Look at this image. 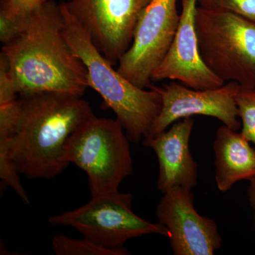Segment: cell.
<instances>
[{
	"label": "cell",
	"instance_id": "1",
	"mask_svg": "<svg viewBox=\"0 0 255 255\" xmlns=\"http://www.w3.org/2000/svg\"><path fill=\"white\" fill-rule=\"evenodd\" d=\"M94 116L81 96L43 92L21 97L14 134L0 137V157H10L28 179H53L69 165V137Z\"/></svg>",
	"mask_w": 255,
	"mask_h": 255
},
{
	"label": "cell",
	"instance_id": "2",
	"mask_svg": "<svg viewBox=\"0 0 255 255\" xmlns=\"http://www.w3.org/2000/svg\"><path fill=\"white\" fill-rule=\"evenodd\" d=\"M63 26L60 4L48 0L27 15L21 34L2 46L1 54L21 97L43 92L85 93L87 68L65 41Z\"/></svg>",
	"mask_w": 255,
	"mask_h": 255
},
{
	"label": "cell",
	"instance_id": "3",
	"mask_svg": "<svg viewBox=\"0 0 255 255\" xmlns=\"http://www.w3.org/2000/svg\"><path fill=\"white\" fill-rule=\"evenodd\" d=\"M63 36L75 55L86 67L88 87L103 99L122 124L128 138L137 143L150 133L162 109L160 94L151 85L148 90L127 80L102 54L90 33L63 3Z\"/></svg>",
	"mask_w": 255,
	"mask_h": 255
},
{
	"label": "cell",
	"instance_id": "4",
	"mask_svg": "<svg viewBox=\"0 0 255 255\" xmlns=\"http://www.w3.org/2000/svg\"><path fill=\"white\" fill-rule=\"evenodd\" d=\"M195 23L201 56L209 70L225 83L255 88V23L198 6Z\"/></svg>",
	"mask_w": 255,
	"mask_h": 255
},
{
	"label": "cell",
	"instance_id": "5",
	"mask_svg": "<svg viewBox=\"0 0 255 255\" xmlns=\"http://www.w3.org/2000/svg\"><path fill=\"white\" fill-rule=\"evenodd\" d=\"M118 119L94 116L69 137L65 159L88 177L92 196L119 191L132 172V159L127 134Z\"/></svg>",
	"mask_w": 255,
	"mask_h": 255
},
{
	"label": "cell",
	"instance_id": "6",
	"mask_svg": "<svg viewBox=\"0 0 255 255\" xmlns=\"http://www.w3.org/2000/svg\"><path fill=\"white\" fill-rule=\"evenodd\" d=\"M132 201V194L119 191L92 196L85 205L51 216L48 223L75 228L84 238L109 249L124 248L129 240L145 235L168 237L163 225L149 222L135 214Z\"/></svg>",
	"mask_w": 255,
	"mask_h": 255
},
{
	"label": "cell",
	"instance_id": "7",
	"mask_svg": "<svg viewBox=\"0 0 255 255\" xmlns=\"http://www.w3.org/2000/svg\"><path fill=\"white\" fill-rule=\"evenodd\" d=\"M180 20L177 0H152L137 20L131 45L117 68L127 80L150 88L151 76L164 59Z\"/></svg>",
	"mask_w": 255,
	"mask_h": 255
},
{
	"label": "cell",
	"instance_id": "8",
	"mask_svg": "<svg viewBox=\"0 0 255 255\" xmlns=\"http://www.w3.org/2000/svg\"><path fill=\"white\" fill-rule=\"evenodd\" d=\"M152 0H70L63 2L112 65L130 48L139 17Z\"/></svg>",
	"mask_w": 255,
	"mask_h": 255
},
{
	"label": "cell",
	"instance_id": "9",
	"mask_svg": "<svg viewBox=\"0 0 255 255\" xmlns=\"http://www.w3.org/2000/svg\"><path fill=\"white\" fill-rule=\"evenodd\" d=\"M154 87L162 97V109L146 137L158 135L174 122L195 115L219 119L236 131L241 127L236 102L241 86L237 82H228L218 88L203 90L189 88L175 81Z\"/></svg>",
	"mask_w": 255,
	"mask_h": 255
},
{
	"label": "cell",
	"instance_id": "10",
	"mask_svg": "<svg viewBox=\"0 0 255 255\" xmlns=\"http://www.w3.org/2000/svg\"><path fill=\"white\" fill-rule=\"evenodd\" d=\"M191 191L174 187L164 191L156 216L168 231L174 255H214L222 243L217 224L196 211Z\"/></svg>",
	"mask_w": 255,
	"mask_h": 255
},
{
	"label": "cell",
	"instance_id": "11",
	"mask_svg": "<svg viewBox=\"0 0 255 255\" xmlns=\"http://www.w3.org/2000/svg\"><path fill=\"white\" fill-rule=\"evenodd\" d=\"M182 12L179 26L170 48L151 80L180 82L194 90L218 88L225 82L213 73L204 63L199 51L196 30L197 0H181Z\"/></svg>",
	"mask_w": 255,
	"mask_h": 255
},
{
	"label": "cell",
	"instance_id": "12",
	"mask_svg": "<svg viewBox=\"0 0 255 255\" xmlns=\"http://www.w3.org/2000/svg\"><path fill=\"white\" fill-rule=\"evenodd\" d=\"M194 124L191 117L180 119L168 130L144 138V146L152 148L158 159L157 189L163 193L174 187L191 190L197 184L198 164L189 149Z\"/></svg>",
	"mask_w": 255,
	"mask_h": 255
},
{
	"label": "cell",
	"instance_id": "13",
	"mask_svg": "<svg viewBox=\"0 0 255 255\" xmlns=\"http://www.w3.org/2000/svg\"><path fill=\"white\" fill-rule=\"evenodd\" d=\"M241 132L219 128L214 142L216 180L222 192L236 182L255 177V149Z\"/></svg>",
	"mask_w": 255,
	"mask_h": 255
},
{
	"label": "cell",
	"instance_id": "14",
	"mask_svg": "<svg viewBox=\"0 0 255 255\" xmlns=\"http://www.w3.org/2000/svg\"><path fill=\"white\" fill-rule=\"evenodd\" d=\"M52 248L56 255H127L125 248L109 249L99 246L87 238L73 239L63 234L56 235L51 240Z\"/></svg>",
	"mask_w": 255,
	"mask_h": 255
},
{
	"label": "cell",
	"instance_id": "15",
	"mask_svg": "<svg viewBox=\"0 0 255 255\" xmlns=\"http://www.w3.org/2000/svg\"><path fill=\"white\" fill-rule=\"evenodd\" d=\"M236 102L241 119V133L255 145V88L241 87Z\"/></svg>",
	"mask_w": 255,
	"mask_h": 255
},
{
	"label": "cell",
	"instance_id": "16",
	"mask_svg": "<svg viewBox=\"0 0 255 255\" xmlns=\"http://www.w3.org/2000/svg\"><path fill=\"white\" fill-rule=\"evenodd\" d=\"M197 4L204 9L230 11L255 23V0H197Z\"/></svg>",
	"mask_w": 255,
	"mask_h": 255
},
{
	"label": "cell",
	"instance_id": "17",
	"mask_svg": "<svg viewBox=\"0 0 255 255\" xmlns=\"http://www.w3.org/2000/svg\"><path fill=\"white\" fill-rule=\"evenodd\" d=\"M1 7L0 9V41L8 44L17 38L26 25V16Z\"/></svg>",
	"mask_w": 255,
	"mask_h": 255
},
{
	"label": "cell",
	"instance_id": "18",
	"mask_svg": "<svg viewBox=\"0 0 255 255\" xmlns=\"http://www.w3.org/2000/svg\"><path fill=\"white\" fill-rule=\"evenodd\" d=\"M17 95L9 65L4 55L0 53V105L12 103L18 100Z\"/></svg>",
	"mask_w": 255,
	"mask_h": 255
},
{
	"label": "cell",
	"instance_id": "19",
	"mask_svg": "<svg viewBox=\"0 0 255 255\" xmlns=\"http://www.w3.org/2000/svg\"><path fill=\"white\" fill-rule=\"evenodd\" d=\"M48 0H1V7L17 14L26 15L45 4Z\"/></svg>",
	"mask_w": 255,
	"mask_h": 255
},
{
	"label": "cell",
	"instance_id": "20",
	"mask_svg": "<svg viewBox=\"0 0 255 255\" xmlns=\"http://www.w3.org/2000/svg\"><path fill=\"white\" fill-rule=\"evenodd\" d=\"M248 200L252 207L255 210V177L250 180L248 189Z\"/></svg>",
	"mask_w": 255,
	"mask_h": 255
}]
</instances>
